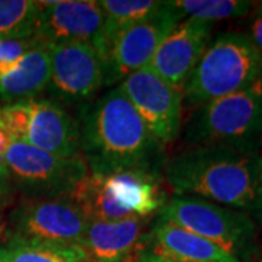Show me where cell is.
<instances>
[{
  "mask_svg": "<svg viewBox=\"0 0 262 262\" xmlns=\"http://www.w3.org/2000/svg\"><path fill=\"white\" fill-rule=\"evenodd\" d=\"M99 6L105 15L102 48L101 56L105 58L114 38L124 29L130 28L141 20L147 19L163 6V2L158 0H102Z\"/></svg>",
  "mask_w": 262,
  "mask_h": 262,
  "instance_id": "ac0fdd59",
  "label": "cell"
},
{
  "mask_svg": "<svg viewBox=\"0 0 262 262\" xmlns=\"http://www.w3.org/2000/svg\"><path fill=\"white\" fill-rule=\"evenodd\" d=\"M6 262H89L79 246L10 239L3 248Z\"/></svg>",
  "mask_w": 262,
  "mask_h": 262,
  "instance_id": "d6986e66",
  "label": "cell"
},
{
  "mask_svg": "<svg viewBox=\"0 0 262 262\" xmlns=\"http://www.w3.org/2000/svg\"><path fill=\"white\" fill-rule=\"evenodd\" d=\"M246 37L262 58V13L255 15V19L252 20L251 28H249V34Z\"/></svg>",
  "mask_w": 262,
  "mask_h": 262,
  "instance_id": "603a6c76",
  "label": "cell"
},
{
  "mask_svg": "<svg viewBox=\"0 0 262 262\" xmlns=\"http://www.w3.org/2000/svg\"><path fill=\"white\" fill-rule=\"evenodd\" d=\"M140 258L144 262H165V261H160V259H153V258H143V256H140Z\"/></svg>",
  "mask_w": 262,
  "mask_h": 262,
  "instance_id": "484cf974",
  "label": "cell"
},
{
  "mask_svg": "<svg viewBox=\"0 0 262 262\" xmlns=\"http://www.w3.org/2000/svg\"><path fill=\"white\" fill-rule=\"evenodd\" d=\"M192 147H229L259 153L262 147V79L244 91L200 106L188 121Z\"/></svg>",
  "mask_w": 262,
  "mask_h": 262,
  "instance_id": "3957f363",
  "label": "cell"
},
{
  "mask_svg": "<svg viewBox=\"0 0 262 262\" xmlns=\"http://www.w3.org/2000/svg\"><path fill=\"white\" fill-rule=\"evenodd\" d=\"M262 79V58L241 32H223L208 44L184 86V99L191 106H203Z\"/></svg>",
  "mask_w": 262,
  "mask_h": 262,
  "instance_id": "277c9868",
  "label": "cell"
},
{
  "mask_svg": "<svg viewBox=\"0 0 262 262\" xmlns=\"http://www.w3.org/2000/svg\"><path fill=\"white\" fill-rule=\"evenodd\" d=\"M12 200V182L9 177L0 175V213Z\"/></svg>",
  "mask_w": 262,
  "mask_h": 262,
  "instance_id": "cb8c5ba5",
  "label": "cell"
},
{
  "mask_svg": "<svg viewBox=\"0 0 262 262\" xmlns=\"http://www.w3.org/2000/svg\"><path fill=\"white\" fill-rule=\"evenodd\" d=\"M105 15L99 2H39L34 38L44 46L84 42L101 54Z\"/></svg>",
  "mask_w": 262,
  "mask_h": 262,
  "instance_id": "7c38bea8",
  "label": "cell"
},
{
  "mask_svg": "<svg viewBox=\"0 0 262 262\" xmlns=\"http://www.w3.org/2000/svg\"><path fill=\"white\" fill-rule=\"evenodd\" d=\"M259 153L229 147H191L165 166L177 195L201 198L246 214L262 213Z\"/></svg>",
  "mask_w": 262,
  "mask_h": 262,
  "instance_id": "6da1fadb",
  "label": "cell"
},
{
  "mask_svg": "<svg viewBox=\"0 0 262 262\" xmlns=\"http://www.w3.org/2000/svg\"><path fill=\"white\" fill-rule=\"evenodd\" d=\"M261 185H262V159H261Z\"/></svg>",
  "mask_w": 262,
  "mask_h": 262,
  "instance_id": "f1b7e54d",
  "label": "cell"
},
{
  "mask_svg": "<svg viewBox=\"0 0 262 262\" xmlns=\"http://www.w3.org/2000/svg\"><path fill=\"white\" fill-rule=\"evenodd\" d=\"M181 20L182 15L172 3L163 2L156 13L120 32L105 58V86L122 82L137 70L147 67L163 39Z\"/></svg>",
  "mask_w": 262,
  "mask_h": 262,
  "instance_id": "9c48e42d",
  "label": "cell"
},
{
  "mask_svg": "<svg viewBox=\"0 0 262 262\" xmlns=\"http://www.w3.org/2000/svg\"><path fill=\"white\" fill-rule=\"evenodd\" d=\"M37 42L34 37L27 39H0V79L8 75Z\"/></svg>",
  "mask_w": 262,
  "mask_h": 262,
  "instance_id": "7402d4cb",
  "label": "cell"
},
{
  "mask_svg": "<svg viewBox=\"0 0 262 262\" xmlns=\"http://www.w3.org/2000/svg\"><path fill=\"white\" fill-rule=\"evenodd\" d=\"M213 24L182 19L163 39L149 67L170 84L182 88L210 44Z\"/></svg>",
  "mask_w": 262,
  "mask_h": 262,
  "instance_id": "4fadbf2b",
  "label": "cell"
},
{
  "mask_svg": "<svg viewBox=\"0 0 262 262\" xmlns=\"http://www.w3.org/2000/svg\"><path fill=\"white\" fill-rule=\"evenodd\" d=\"M39 2L0 0V39H27L34 37Z\"/></svg>",
  "mask_w": 262,
  "mask_h": 262,
  "instance_id": "ffe728a7",
  "label": "cell"
},
{
  "mask_svg": "<svg viewBox=\"0 0 262 262\" xmlns=\"http://www.w3.org/2000/svg\"><path fill=\"white\" fill-rule=\"evenodd\" d=\"M120 88L162 146L178 137L182 121V88L166 82L149 66L124 79Z\"/></svg>",
  "mask_w": 262,
  "mask_h": 262,
  "instance_id": "30bf717a",
  "label": "cell"
},
{
  "mask_svg": "<svg viewBox=\"0 0 262 262\" xmlns=\"http://www.w3.org/2000/svg\"><path fill=\"white\" fill-rule=\"evenodd\" d=\"M89 220L67 198H27L12 213L10 239L79 246Z\"/></svg>",
  "mask_w": 262,
  "mask_h": 262,
  "instance_id": "ba28073f",
  "label": "cell"
},
{
  "mask_svg": "<svg viewBox=\"0 0 262 262\" xmlns=\"http://www.w3.org/2000/svg\"><path fill=\"white\" fill-rule=\"evenodd\" d=\"M114 201L125 214L153 217L168 201L158 169H134L103 173Z\"/></svg>",
  "mask_w": 262,
  "mask_h": 262,
  "instance_id": "2e32d148",
  "label": "cell"
},
{
  "mask_svg": "<svg viewBox=\"0 0 262 262\" xmlns=\"http://www.w3.org/2000/svg\"><path fill=\"white\" fill-rule=\"evenodd\" d=\"M0 262H6V256H5V252H3V248L0 249Z\"/></svg>",
  "mask_w": 262,
  "mask_h": 262,
  "instance_id": "4316f807",
  "label": "cell"
},
{
  "mask_svg": "<svg viewBox=\"0 0 262 262\" xmlns=\"http://www.w3.org/2000/svg\"><path fill=\"white\" fill-rule=\"evenodd\" d=\"M172 6L182 18L196 19L213 24L215 20L245 16L255 6L246 0H173Z\"/></svg>",
  "mask_w": 262,
  "mask_h": 262,
  "instance_id": "44dd1931",
  "label": "cell"
},
{
  "mask_svg": "<svg viewBox=\"0 0 262 262\" xmlns=\"http://www.w3.org/2000/svg\"><path fill=\"white\" fill-rule=\"evenodd\" d=\"M139 255L165 262H241L217 245L159 217L146 233Z\"/></svg>",
  "mask_w": 262,
  "mask_h": 262,
  "instance_id": "5bb4252c",
  "label": "cell"
},
{
  "mask_svg": "<svg viewBox=\"0 0 262 262\" xmlns=\"http://www.w3.org/2000/svg\"><path fill=\"white\" fill-rule=\"evenodd\" d=\"M77 124L80 155L89 170L114 173L158 169L163 146L151 136L121 88L88 105Z\"/></svg>",
  "mask_w": 262,
  "mask_h": 262,
  "instance_id": "7a4b0ae2",
  "label": "cell"
},
{
  "mask_svg": "<svg viewBox=\"0 0 262 262\" xmlns=\"http://www.w3.org/2000/svg\"><path fill=\"white\" fill-rule=\"evenodd\" d=\"M259 262H262V259H261V261H259Z\"/></svg>",
  "mask_w": 262,
  "mask_h": 262,
  "instance_id": "f546056e",
  "label": "cell"
},
{
  "mask_svg": "<svg viewBox=\"0 0 262 262\" xmlns=\"http://www.w3.org/2000/svg\"><path fill=\"white\" fill-rule=\"evenodd\" d=\"M122 262H144L143 259L140 258V255L137 253V255H134V256H131V258H128V259H125V261Z\"/></svg>",
  "mask_w": 262,
  "mask_h": 262,
  "instance_id": "d4e9b609",
  "label": "cell"
},
{
  "mask_svg": "<svg viewBox=\"0 0 262 262\" xmlns=\"http://www.w3.org/2000/svg\"><path fill=\"white\" fill-rule=\"evenodd\" d=\"M0 118L12 140L61 158L82 156L79 124L56 101L9 103L0 108Z\"/></svg>",
  "mask_w": 262,
  "mask_h": 262,
  "instance_id": "8992f818",
  "label": "cell"
},
{
  "mask_svg": "<svg viewBox=\"0 0 262 262\" xmlns=\"http://www.w3.org/2000/svg\"><path fill=\"white\" fill-rule=\"evenodd\" d=\"M158 217L217 245L239 261L256 251V226L249 214L201 198L175 195Z\"/></svg>",
  "mask_w": 262,
  "mask_h": 262,
  "instance_id": "5b68a950",
  "label": "cell"
},
{
  "mask_svg": "<svg viewBox=\"0 0 262 262\" xmlns=\"http://www.w3.org/2000/svg\"><path fill=\"white\" fill-rule=\"evenodd\" d=\"M151 217L89 222L79 245L89 262H122L140 252Z\"/></svg>",
  "mask_w": 262,
  "mask_h": 262,
  "instance_id": "9a60e30c",
  "label": "cell"
},
{
  "mask_svg": "<svg viewBox=\"0 0 262 262\" xmlns=\"http://www.w3.org/2000/svg\"><path fill=\"white\" fill-rule=\"evenodd\" d=\"M47 48L51 63L47 91L58 102H83L105 86V63L94 46L70 42Z\"/></svg>",
  "mask_w": 262,
  "mask_h": 262,
  "instance_id": "8fae6325",
  "label": "cell"
},
{
  "mask_svg": "<svg viewBox=\"0 0 262 262\" xmlns=\"http://www.w3.org/2000/svg\"><path fill=\"white\" fill-rule=\"evenodd\" d=\"M51 77V63L47 46L37 42L8 75L0 79V98L18 103L37 99L47 91Z\"/></svg>",
  "mask_w": 262,
  "mask_h": 262,
  "instance_id": "e0dca14e",
  "label": "cell"
},
{
  "mask_svg": "<svg viewBox=\"0 0 262 262\" xmlns=\"http://www.w3.org/2000/svg\"><path fill=\"white\" fill-rule=\"evenodd\" d=\"M255 5H258V6H256V13H262V2H258V3H255Z\"/></svg>",
  "mask_w": 262,
  "mask_h": 262,
  "instance_id": "83f0119b",
  "label": "cell"
},
{
  "mask_svg": "<svg viewBox=\"0 0 262 262\" xmlns=\"http://www.w3.org/2000/svg\"><path fill=\"white\" fill-rule=\"evenodd\" d=\"M5 162L12 185L27 198H66L88 172L82 156L61 158L18 140L9 143Z\"/></svg>",
  "mask_w": 262,
  "mask_h": 262,
  "instance_id": "52a82bcc",
  "label": "cell"
}]
</instances>
